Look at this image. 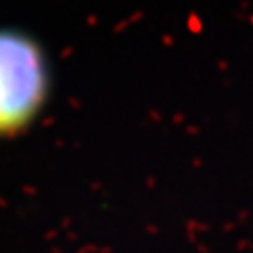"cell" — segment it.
I'll list each match as a JSON object with an SVG mask.
<instances>
[{
	"mask_svg": "<svg viewBox=\"0 0 253 253\" xmlns=\"http://www.w3.org/2000/svg\"><path fill=\"white\" fill-rule=\"evenodd\" d=\"M47 90V64L36 42L0 30V135L30 126L45 103Z\"/></svg>",
	"mask_w": 253,
	"mask_h": 253,
	"instance_id": "cell-1",
	"label": "cell"
}]
</instances>
